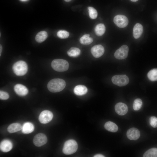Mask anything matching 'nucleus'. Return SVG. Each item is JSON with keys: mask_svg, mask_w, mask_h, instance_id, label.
<instances>
[{"mask_svg": "<svg viewBox=\"0 0 157 157\" xmlns=\"http://www.w3.org/2000/svg\"><path fill=\"white\" fill-rule=\"evenodd\" d=\"M66 86L65 81L61 78H54L51 80L48 83L47 88L52 92H60L64 89Z\"/></svg>", "mask_w": 157, "mask_h": 157, "instance_id": "obj_1", "label": "nucleus"}, {"mask_svg": "<svg viewBox=\"0 0 157 157\" xmlns=\"http://www.w3.org/2000/svg\"><path fill=\"white\" fill-rule=\"evenodd\" d=\"M52 67L55 70L59 72H63L67 70L69 67L68 62L62 59H56L51 63Z\"/></svg>", "mask_w": 157, "mask_h": 157, "instance_id": "obj_2", "label": "nucleus"}, {"mask_svg": "<svg viewBox=\"0 0 157 157\" xmlns=\"http://www.w3.org/2000/svg\"><path fill=\"white\" fill-rule=\"evenodd\" d=\"M13 70L16 75L18 76H23L27 72V65L25 61L19 60L14 64Z\"/></svg>", "mask_w": 157, "mask_h": 157, "instance_id": "obj_3", "label": "nucleus"}, {"mask_svg": "<svg viewBox=\"0 0 157 157\" xmlns=\"http://www.w3.org/2000/svg\"><path fill=\"white\" fill-rule=\"evenodd\" d=\"M78 149V144L75 140L70 139L66 141L63 149V152L66 155H70L75 153Z\"/></svg>", "mask_w": 157, "mask_h": 157, "instance_id": "obj_4", "label": "nucleus"}, {"mask_svg": "<svg viewBox=\"0 0 157 157\" xmlns=\"http://www.w3.org/2000/svg\"><path fill=\"white\" fill-rule=\"evenodd\" d=\"M113 83L119 86H123L127 85L129 82L128 77L125 75H115L111 78Z\"/></svg>", "mask_w": 157, "mask_h": 157, "instance_id": "obj_5", "label": "nucleus"}, {"mask_svg": "<svg viewBox=\"0 0 157 157\" xmlns=\"http://www.w3.org/2000/svg\"><path fill=\"white\" fill-rule=\"evenodd\" d=\"M129 48L126 45H123L117 49L114 53L116 58L122 60L126 58L128 56Z\"/></svg>", "mask_w": 157, "mask_h": 157, "instance_id": "obj_6", "label": "nucleus"}, {"mask_svg": "<svg viewBox=\"0 0 157 157\" xmlns=\"http://www.w3.org/2000/svg\"><path fill=\"white\" fill-rule=\"evenodd\" d=\"M113 22L116 26L120 28L126 27L129 23L127 18L125 15H121L115 16L114 18Z\"/></svg>", "mask_w": 157, "mask_h": 157, "instance_id": "obj_7", "label": "nucleus"}, {"mask_svg": "<svg viewBox=\"0 0 157 157\" xmlns=\"http://www.w3.org/2000/svg\"><path fill=\"white\" fill-rule=\"evenodd\" d=\"M53 117V114L51 111L47 110H44L40 114L39 120L41 123L45 124L51 121Z\"/></svg>", "mask_w": 157, "mask_h": 157, "instance_id": "obj_8", "label": "nucleus"}, {"mask_svg": "<svg viewBox=\"0 0 157 157\" xmlns=\"http://www.w3.org/2000/svg\"><path fill=\"white\" fill-rule=\"evenodd\" d=\"M47 139L46 135L43 133H40L35 135L33 139L34 144L38 147L42 146L47 142Z\"/></svg>", "mask_w": 157, "mask_h": 157, "instance_id": "obj_9", "label": "nucleus"}, {"mask_svg": "<svg viewBox=\"0 0 157 157\" xmlns=\"http://www.w3.org/2000/svg\"><path fill=\"white\" fill-rule=\"evenodd\" d=\"M91 52L94 57L98 58L104 54V49L101 45L98 44L93 46L91 48Z\"/></svg>", "mask_w": 157, "mask_h": 157, "instance_id": "obj_10", "label": "nucleus"}, {"mask_svg": "<svg viewBox=\"0 0 157 157\" xmlns=\"http://www.w3.org/2000/svg\"><path fill=\"white\" fill-rule=\"evenodd\" d=\"M140 133L137 129L132 128L129 129L127 132L126 136L130 140H136L140 137Z\"/></svg>", "mask_w": 157, "mask_h": 157, "instance_id": "obj_11", "label": "nucleus"}, {"mask_svg": "<svg viewBox=\"0 0 157 157\" xmlns=\"http://www.w3.org/2000/svg\"><path fill=\"white\" fill-rule=\"evenodd\" d=\"M115 109L116 113L120 115H125L128 111V108L125 104L119 102L115 105Z\"/></svg>", "mask_w": 157, "mask_h": 157, "instance_id": "obj_12", "label": "nucleus"}, {"mask_svg": "<svg viewBox=\"0 0 157 157\" xmlns=\"http://www.w3.org/2000/svg\"><path fill=\"white\" fill-rule=\"evenodd\" d=\"M14 90L15 93L18 95L23 96L26 95L28 92L27 88L23 85L17 84L14 87Z\"/></svg>", "mask_w": 157, "mask_h": 157, "instance_id": "obj_13", "label": "nucleus"}, {"mask_svg": "<svg viewBox=\"0 0 157 157\" xmlns=\"http://www.w3.org/2000/svg\"><path fill=\"white\" fill-rule=\"evenodd\" d=\"M13 147L12 143L9 140H3L0 143V149L3 152H6L9 151L12 149Z\"/></svg>", "mask_w": 157, "mask_h": 157, "instance_id": "obj_14", "label": "nucleus"}, {"mask_svg": "<svg viewBox=\"0 0 157 157\" xmlns=\"http://www.w3.org/2000/svg\"><path fill=\"white\" fill-rule=\"evenodd\" d=\"M143 32V27L140 24H136L133 29V35L135 39H138L142 35Z\"/></svg>", "mask_w": 157, "mask_h": 157, "instance_id": "obj_15", "label": "nucleus"}, {"mask_svg": "<svg viewBox=\"0 0 157 157\" xmlns=\"http://www.w3.org/2000/svg\"><path fill=\"white\" fill-rule=\"evenodd\" d=\"M88 92L87 87L82 85H78L76 86L74 89V92L76 95L82 96Z\"/></svg>", "mask_w": 157, "mask_h": 157, "instance_id": "obj_16", "label": "nucleus"}, {"mask_svg": "<svg viewBox=\"0 0 157 157\" xmlns=\"http://www.w3.org/2000/svg\"><path fill=\"white\" fill-rule=\"evenodd\" d=\"M34 127L33 124L30 122L24 123L22 126V132L25 134H29L33 132Z\"/></svg>", "mask_w": 157, "mask_h": 157, "instance_id": "obj_17", "label": "nucleus"}, {"mask_svg": "<svg viewBox=\"0 0 157 157\" xmlns=\"http://www.w3.org/2000/svg\"><path fill=\"white\" fill-rule=\"evenodd\" d=\"M22 126L18 123H13L10 124L8 127L7 130L10 133H14L22 130Z\"/></svg>", "mask_w": 157, "mask_h": 157, "instance_id": "obj_18", "label": "nucleus"}, {"mask_svg": "<svg viewBox=\"0 0 157 157\" xmlns=\"http://www.w3.org/2000/svg\"><path fill=\"white\" fill-rule=\"evenodd\" d=\"M104 127L108 131L112 132H116L118 130V127L117 125L111 121H108L106 122Z\"/></svg>", "mask_w": 157, "mask_h": 157, "instance_id": "obj_19", "label": "nucleus"}, {"mask_svg": "<svg viewBox=\"0 0 157 157\" xmlns=\"http://www.w3.org/2000/svg\"><path fill=\"white\" fill-rule=\"evenodd\" d=\"M105 31L106 28L105 25L101 23L97 24L94 29L95 33L98 36L103 35L105 33Z\"/></svg>", "mask_w": 157, "mask_h": 157, "instance_id": "obj_20", "label": "nucleus"}, {"mask_svg": "<svg viewBox=\"0 0 157 157\" xmlns=\"http://www.w3.org/2000/svg\"><path fill=\"white\" fill-rule=\"evenodd\" d=\"M48 34L45 31H40L36 35L35 40L38 42L41 43L44 41L47 38Z\"/></svg>", "mask_w": 157, "mask_h": 157, "instance_id": "obj_21", "label": "nucleus"}, {"mask_svg": "<svg viewBox=\"0 0 157 157\" xmlns=\"http://www.w3.org/2000/svg\"><path fill=\"white\" fill-rule=\"evenodd\" d=\"M79 41L81 44L87 45L91 44L93 42V39L90 37L89 34H85L80 38Z\"/></svg>", "mask_w": 157, "mask_h": 157, "instance_id": "obj_22", "label": "nucleus"}, {"mask_svg": "<svg viewBox=\"0 0 157 157\" xmlns=\"http://www.w3.org/2000/svg\"><path fill=\"white\" fill-rule=\"evenodd\" d=\"M67 53L70 57H76L80 54L81 50L78 48L72 47L67 51Z\"/></svg>", "mask_w": 157, "mask_h": 157, "instance_id": "obj_23", "label": "nucleus"}, {"mask_svg": "<svg viewBox=\"0 0 157 157\" xmlns=\"http://www.w3.org/2000/svg\"><path fill=\"white\" fill-rule=\"evenodd\" d=\"M143 157H157V148H153L146 151L144 154Z\"/></svg>", "mask_w": 157, "mask_h": 157, "instance_id": "obj_24", "label": "nucleus"}, {"mask_svg": "<svg viewBox=\"0 0 157 157\" xmlns=\"http://www.w3.org/2000/svg\"><path fill=\"white\" fill-rule=\"evenodd\" d=\"M147 76L148 79L151 81H157V69L150 70L148 72Z\"/></svg>", "mask_w": 157, "mask_h": 157, "instance_id": "obj_25", "label": "nucleus"}, {"mask_svg": "<svg viewBox=\"0 0 157 157\" xmlns=\"http://www.w3.org/2000/svg\"><path fill=\"white\" fill-rule=\"evenodd\" d=\"M142 100L139 98L135 99L133 102V107L135 110H139L142 107Z\"/></svg>", "mask_w": 157, "mask_h": 157, "instance_id": "obj_26", "label": "nucleus"}, {"mask_svg": "<svg viewBox=\"0 0 157 157\" xmlns=\"http://www.w3.org/2000/svg\"><path fill=\"white\" fill-rule=\"evenodd\" d=\"M88 10L90 18L93 19H95L97 16V12L96 10L92 7H89Z\"/></svg>", "mask_w": 157, "mask_h": 157, "instance_id": "obj_27", "label": "nucleus"}, {"mask_svg": "<svg viewBox=\"0 0 157 157\" xmlns=\"http://www.w3.org/2000/svg\"><path fill=\"white\" fill-rule=\"evenodd\" d=\"M57 36L62 39H65L67 38L69 35V33L65 30H60L57 33Z\"/></svg>", "mask_w": 157, "mask_h": 157, "instance_id": "obj_28", "label": "nucleus"}, {"mask_svg": "<svg viewBox=\"0 0 157 157\" xmlns=\"http://www.w3.org/2000/svg\"><path fill=\"white\" fill-rule=\"evenodd\" d=\"M149 122L150 125L153 127H157V117L155 116L151 117L149 119Z\"/></svg>", "mask_w": 157, "mask_h": 157, "instance_id": "obj_29", "label": "nucleus"}, {"mask_svg": "<svg viewBox=\"0 0 157 157\" xmlns=\"http://www.w3.org/2000/svg\"><path fill=\"white\" fill-rule=\"evenodd\" d=\"M9 97L8 94L6 92L0 90V99L1 100L7 99Z\"/></svg>", "mask_w": 157, "mask_h": 157, "instance_id": "obj_30", "label": "nucleus"}, {"mask_svg": "<svg viewBox=\"0 0 157 157\" xmlns=\"http://www.w3.org/2000/svg\"><path fill=\"white\" fill-rule=\"evenodd\" d=\"M94 157H105V156L101 154H96L94 156Z\"/></svg>", "mask_w": 157, "mask_h": 157, "instance_id": "obj_31", "label": "nucleus"}, {"mask_svg": "<svg viewBox=\"0 0 157 157\" xmlns=\"http://www.w3.org/2000/svg\"><path fill=\"white\" fill-rule=\"evenodd\" d=\"M2 46L0 44V56H1V53L2 52Z\"/></svg>", "mask_w": 157, "mask_h": 157, "instance_id": "obj_32", "label": "nucleus"}, {"mask_svg": "<svg viewBox=\"0 0 157 157\" xmlns=\"http://www.w3.org/2000/svg\"><path fill=\"white\" fill-rule=\"evenodd\" d=\"M130 0L131 1H132L135 2H136L138 0Z\"/></svg>", "mask_w": 157, "mask_h": 157, "instance_id": "obj_33", "label": "nucleus"}, {"mask_svg": "<svg viewBox=\"0 0 157 157\" xmlns=\"http://www.w3.org/2000/svg\"><path fill=\"white\" fill-rule=\"evenodd\" d=\"M65 1L68 2L71 1V0H64Z\"/></svg>", "mask_w": 157, "mask_h": 157, "instance_id": "obj_34", "label": "nucleus"}, {"mask_svg": "<svg viewBox=\"0 0 157 157\" xmlns=\"http://www.w3.org/2000/svg\"><path fill=\"white\" fill-rule=\"evenodd\" d=\"M20 0L22 1H28V0Z\"/></svg>", "mask_w": 157, "mask_h": 157, "instance_id": "obj_35", "label": "nucleus"}]
</instances>
